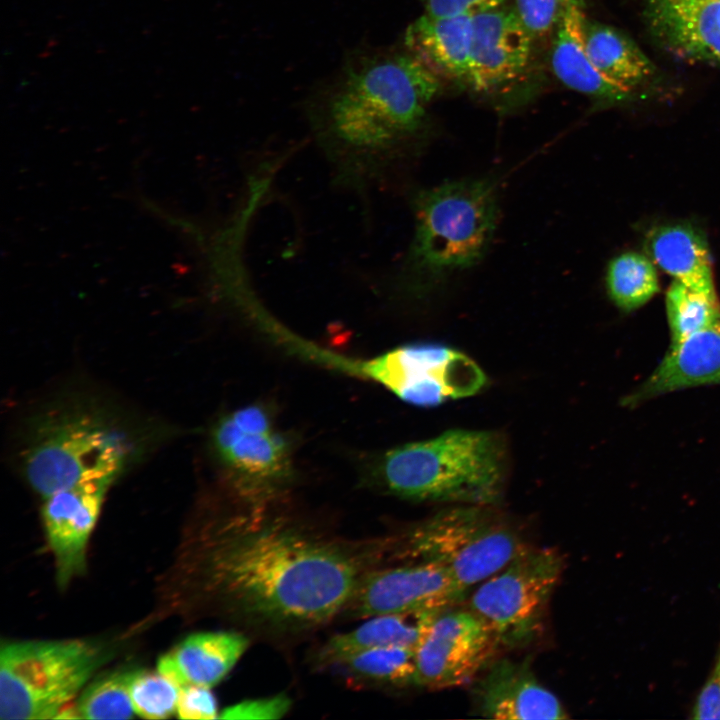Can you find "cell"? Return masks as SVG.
<instances>
[{"instance_id":"7c38bea8","label":"cell","mask_w":720,"mask_h":720,"mask_svg":"<svg viewBox=\"0 0 720 720\" xmlns=\"http://www.w3.org/2000/svg\"><path fill=\"white\" fill-rule=\"evenodd\" d=\"M466 591L440 564L418 561L362 576L347 607L352 616L360 618L417 610H447L462 600Z\"/></svg>"},{"instance_id":"2e32d148","label":"cell","mask_w":720,"mask_h":720,"mask_svg":"<svg viewBox=\"0 0 720 720\" xmlns=\"http://www.w3.org/2000/svg\"><path fill=\"white\" fill-rule=\"evenodd\" d=\"M479 713L502 720H558L568 717L554 693L535 676L528 659L493 662L474 689Z\"/></svg>"},{"instance_id":"5bb4252c","label":"cell","mask_w":720,"mask_h":720,"mask_svg":"<svg viewBox=\"0 0 720 720\" xmlns=\"http://www.w3.org/2000/svg\"><path fill=\"white\" fill-rule=\"evenodd\" d=\"M533 40L514 6L503 4L473 14L466 82L478 93L512 83L528 66Z\"/></svg>"},{"instance_id":"d4e9b609","label":"cell","mask_w":720,"mask_h":720,"mask_svg":"<svg viewBox=\"0 0 720 720\" xmlns=\"http://www.w3.org/2000/svg\"><path fill=\"white\" fill-rule=\"evenodd\" d=\"M353 680L373 685H415V650L390 646L354 654L332 665Z\"/></svg>"},{"instance_id":"f546056e","label":"cell","mask_w":720,"mask_h":720,"mask_svg":"<svg viewBox=\"0 0 720 720\" xmlns=\"http://www.w3.org/2000/svg\"><path fill=\"white\" fill-rule=\"evenodd\" d=\"M291 702L285 695L245 700L225 708L218 718L222 719H279L284 716Z\"/></svg>"},{"instance_id":"1f68e13d","label":"cell","mask_w":720,"mask_h":720,"mask_svg":"<svg viewBox=\"0 0 720 720\" xmlns=\"http://www.w3.org/2000/svg\"><path fill=\"white\" fill-rule=\"evenodd\" d=\"M425 13L432 16L473 15L505 4L506 0H420Z\"/></svg>"},{"instance_id":"f1b7e54d","label":"cell","mask_w":720,"mask_h":720,"mask_svg":"<svg viewBox=\"0 0 720 720\" xmlns=\"http://www.w3.org/2000/svg\"><path fill=\"white\" fill-rule=\"evenodd\" d=\"M583 0H514V8L533 39L553 33L570 6Z\"/></svg>"},{"instance_id":"cb8c5ba5","label":"cell","mask_w":720,"mask_h":720,"mask_svg":"<svg viewBox=\"0 0 720 720\" xmlns=\"http://www.w3.org/2000/svg\"><path fill=\"white\" fill-rule=\"evenodd\" d=\"M606 287L613 303L623 311L635 310L659 292L653 261L638 252H625L608 264Z\"/></svg>"},{"instance_id":"8fae6325","label":"cell","mask_w":720,"mask_h":720,"mask_svg":"<svg viewBox=\"0 0 720 720\" xmlns=\"http://www.w3.org/2000/svg\"><path fill=\"white\" fill-rule=\"evenodd\" d=\"M498 645L490 627L472 610L447 609L415 649V685L430 689L465 685L487 667Z\"/></svg>"},{"instance_id":"d6986e66","label":"cell","mask_w":720,"mask_h":720,"mask_svg":"<svg viewBox=\"0 0 720 720\" xmlns=\"http://www.w3.org/2000/svg\"><path fill=\"white\" fill-rule=\"evenodd\" d=\"M237 632H199L187 636L163 654L157 671L180 687H212L235 666L248 647Z\"/></svg>"},{"instance_id":"7402d4cb","label":"cell","mask_w":720,"mask_h":720,"mask_svg":"<svg viewBox=\"0 0 720 720\" xmlns=\"http://www.w3.org/2000/svg\"><path fill=\"white\" fill-rule=\"evenodd\" d=\"M646 249L651 260L674 280L717 296L707 240L693 225L672 223L653 228Z\"/></svg>"},{"instance_id":"ffe728a7","label":"cell","mask_w":720,"mask_h":720,"mask_svg":"<svg viewBox=\"0 0 720 720\" xmlns=\"http://www.w3.org/2000/svg\"><path fill=\"white\" fill-rule=\"evenodd\" d=\"M405 48L440 79L466 81L472 46V15L424 13L404 35Z\"/></svg>"},{"instance_id":"ac0fdd59","label":"cell","mask_w":720,"mask_h":720,"mask_svg":"<svg viewBox=\"0 0 720 720\" xmlns=\"http://www.w3.org/2000/svg\"><path fill=\"white\" fill-rule=\"evenodd\" d=\"M584 3L573 4L553 31L550 64L567 88L603 104L628 101L633 93L604 77L593 65L585 46Z\"/></svg>"},{"instance_id":"30bf717a","label":"cell","mask_w":720,"mask_h":720,"mask_svg":"<svg viewBox=\"0 0 720 720\" xmlns=\"http://www.w3.org/2000/svg\"><path fill=\"white\" fill-rule=\"evenodd\" d=\"M361 370L401 400L419 407L472 396L486 383L475 361L438 343L395 348L364 362Z\"/></svg>"},{"instance_id":"3957f363","label":"cell","mask_w":720,"mask_h":720,"mask_svg":"<svg viewBox=\"0 0 720 720\" xmlns=\"http://www.w3.org/2000/svg\"><path fill=\"white\" fill-rule=\"evenodd\" d=\"M507 472L504 440L495 432L453 429L387 451L376 476L390 493L417 501L490 505Z\"/></svg>"},{"instance_id":"4316f807","label":"cell","mask_w":720,"mask_h":720,"mask_svg":"<svg viewBox=\"0 0 720 720\" xmlns=\"http://www.w3.org/2000/svg\"><path fill=\"white\" fill-rule=\"evenodd\" d=\"M665 304L670 345L702 329L720 315L717 296L700 292L674 279L666 292Z\"/></svg>"},{"instance_id":"4fadbf2b","label":"cell","mask_w":720,"mask_h":720,"mask_svg":"<svg viewBox=\"0 0 720 720\" xmlns=\"http://www.w3.org/2000/svg\"><path fill=\"white\" fill-rule=\"evenodd\" d=\"M119 474L89 478L44 498L42 522L60 587L85 571L89 539Z\"/></svg>"},{"instance_id":"484cf974","label":"cell","mask_w":720,"mask_h":720,"mask_svg":"<svg viewBox=\"0 0 720 720\" xmlns=\"http://www.w3.org/2000/svg\"><path fill=\"white\" fill-rule=\"evenodd\" d=\"M135 670H116L88 683L73 706L75 717L83 719H129L135 714L130 681Z\"/></svg>"},{"instance_id":"9c48e42d","label":"cell","mask_w":720,"mask_h":720,"mask_svg":"<svg viewBox=\"0 0 720 720\" xmlns=\"http://www.w3.org/2000/svg\"><path fill=\"white\" fill-rule=\"evenodd\" d=\"M563 570L560 554L529 546L503 569L484 580L469 601L499 645L518 648L540 632L545 612Z\"/></svg>"},{"instance_id":"44dd1931","label":"cell","mask_w":720,"mask_h":720,"mask_svg":"<svg viewBox=\"0 0 720 720\" xmlns=\"http://www.w3.org/2000/svg\"><path fill=\"white\" fill-rule=\"evenodd\" d=\"M445 610L381 614L347 633L336 634L320 649L319 665L332 666L354 654L390 646L416 649L436 617Z\"/></svg>"},{"instance_id":"277c9868","label":"cell","mask_w":720,"mask_h":720,"mask_svg":"<svg viewBox=\"0 0 720 720\" xmlns=\"http://www.w3.org/2000/svg\"><path fill=\"white\" fill-rule=\"evenodd\" d=\"M414 216V237L397 281L418 294L484 256L498 218L496 184L468 178L422 190L414 198Z\"/></svg>"},{"instance_id":"ba28073f","label":"cell","mask_w":720,"mask_h":720,"mask_svg":"<svg viewBox=\"0 0 720 720\" xmlns=\"http://www.w3.org/2000/svg\"><path fill=\"white\" fill-rule=\"evenodd\" d=\"M211 443L233 491L252 510H263L291 479L290 443L261 406L249 405L222 417Z\"/></svg>"},{"instance_id":"8992f818","label":"cell","mask_w":720,"mask_h":720,"mask_svg":"<svg viewBox=\"0 0 720 720\" xmlns=\"http://www.w3.org/2000/svg\"><path fill=\"white\" fill-rule=\"evenodd\" d=\"M122 436L86 411L47 414L33 427L24 453V474L43 499L83 480L123 469Z\"/></svg>"},{"instance_id":"52a82bcc","label":"cell","mask_w":720,"mask_h":720,"mask_svg":"<svg viewBox=\"0 0 720 720\" xmlns=\"http://www.w3.org/2000/svg\"><path fill=\"white\" fill-rule=\"evenodd\" d=\"M528 546L488 505L439 511L408 534L407 553L446 568L466 590L503 569Z\"/></svg>"},{"instance_id":"603a6c76","label":"cell","mask_w":720,"mask_h":720,"mask_svg":"<svg viewBox=\"0 0 720 720\" xmlns=\"http://www.w3.org/2000/svg\"><path fill=\"white\" fill-rule=\"evenodd\" d=\"M584 36L595 68L623 89L634 93L654 76L656 69L652 61L624 32L587 19Z\"/></svg>"},{"instance_id":"4dcf8cb0","label":"cell","mask_w":720,"mask_h":720,"mask_svg":"<svg viewBox=\"0 0 720 720\" xmlns=\"http://www.w3.org/2000/svg\"><path fill=\"white\" fill-rule=\"evenodd\" d=\"M217 704L210 688L198 685L180 687L177 716L181 719H215L218 718Z\"/></svg>"},{"instance_id":"836d02e7","label":"cell","mask_w":720,"mask_h":720,"mask_svg":"<svg viewBox=\"0 0 720 720\" xmlns=\"http://www.w3.org/2000/svg\"><path fill=\"white\" fill-rule=\"evenodd\" d=\"M715 664L720 667V648H719V651H718V655H717Z\"/></svg>"},{"instance_id":"5b68a950","label":"cell","mask_w":720,"mask_h":720,"mask_svg":"<svg viewBox=\"0 0 720 720\" xmlns=\"http://www.w3.org/2000/svg\"><path fill=\"white\" fill-rule=\"evenodd\" d=\"M110 656L96 641L16 640L0 652L1 719L71 717L75 700Z\"/></svg>"},{"instance_id":"7a4b0ae2","label":"cell","mask_w":720,"mask_h":720,"mask_svg":"<svg viewBox=\"0 0 720 720\" xmlns=\"http://www.w3.org/2000/svg\"><path fill=\"white\" fill-rule=\"evenodd\" d=\"M440 78L406 51L376 48L348 56L311 97L307 113L336 182L379 181L424 126Z\"/></svg>"},{"instance_id":"d6a6232c","label":"cell","mask_w":720,"mask_h":720,"mask_svg":"<svg viewBox=\"0 0 720 720\" xmlns=\"http://www.w3.org/2000/svg\"><path fill=\"white\" fill-rule=\"evenodd\" d=\"M692 719H720V667L715 664L692 709Z\"/></svg>"},{"instance_id":"9a60e30c","label":"cell","mask_w":720,"mask_h":720,"mask_svg":"<svg viewBox=\"0 0 720 720\" xmlns=\"http://www.w3.org/2000/svg\"><path fill=\"white\" fill-rule=\"evenodd\" d=\"M644 18L670 54L720 66V0H645Z\"/></svg>"},{"instance_id":"83f0119b","label":"cell","mask_w":720,"mask_h":720,"mask_svg":"<svg viewBox=\"0 0 720 720\" xmlns=\"http://www.w3.org/2000/svg\"><path fill=\"white\" fill-rule=\"evenodd\" d=\"M135 714L145 719H165L177 712L180 686L155 672L135 670L129 686Z\"/></svg>"},{"instance_id":"e0dca14e","label":"cell","mask_w":720,"mask_h":720,"mask_svg":"<svg viewBox=\"0 0 720 720\" xmlns=\"http://www.w3.org/2000/svg\"><path fill=\"white\" fill-rule=\"evenodd\" d=\"M720 384V315L710 324L670 345L660 364L626 403L692 386Z\"/></svg>"},{"instance_id":"6da1fadb","label":"cell","mask_w":720,"mask_h":720,"mask_svg":"<svg viewBox=\"0 0 720 720\" xmlns=\"http://www.w3.org/2000/svg\"><path fill=\"white\" fill-rule=\"evenodd\" d=\"M261 513L211 523L185 538L168 590L175 608L211 609L279 631L319 626L347 608L363 576L355 555Z\"/></svg>"}]
</instances>
